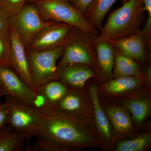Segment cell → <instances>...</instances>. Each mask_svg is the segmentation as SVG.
<instances>
[{
  "label": "cell",
  "mask_w": 151,
  "mask_h": 151,
  "mask_svg": "<svg viewBox=\"0 0 151 151\" xmlns=\"http://www.w3.org/2000/svg\"><path fill=\"white\" fill-rule=\"evenodd\" d=\"M142 79V76L118 77L108 81L105 86V89L112 94L123 93L137 87Z\"/></svg>",
  "instance_id": "44dd1931"
},
{
  "label": "cell",
  "mask_w": 151,
  "mask_h": 151,
  "mask_svg": "<svg viewBox=\"0 0 151 151\" xmlns=\"http://www.w3.org/2000/svg\"><path fill=\"white\" fill-rule=\"evenodd\" d=\"M107 114L117 132L126 133L132 131V121L129 114L124 109L117 106H111L107 109Z\"/></svg>",
  "instance_id": "ffe728a7"
},
{
  "label": "cell",
  "mask_w": 151,
  "mask_h": 151,
  "mask_svg": "<svg viewBox=\"0 0 151 151\" xmlns=\"http://www.w3.org/2000/svg\"><path fill=\"white\" fill-rule=\"evenodd\" d=\"M8 22L26 48L37 32L52 21H44L35 5L26 3L19 12L9 17Z\"/></svg>",
  "instance_id": "52a82bcc"
},
{
  "label": "cell",
  "mask_w": 151,
  "mask_h": 151,
  "mask_svg": "<svg viewBox=\"0 0 151 151\" xmlns=\"http://www.w3.org/2000/svg\"><path fill=\"white\" fill-rule=\"evenodd\" d=\"M8 17L0 8V31L10 29L8 22Z\"/></svg>",
  "instance_id": "f546056e"
},
{
  "label": "cell",
  "mask_w": 151,
  "mask_h": 151,
  "mask_svg": "<svg viewBox=\"0 0 151 151\" xmlns=\"http://www.w3.org/2000/svg\"><path fill=\"white\" fill-rule=\"evenodd\" d=\"M84 108V99L78 90L69 89L60 100L56 111L82 118L81 115Z\"/></svg>",
  "instance_id": "e0dca14e"
},
{
  "label": "cell",
  "mask_w": 151,
  "mask_h": 151,
  "mask_svg": "<svg viewBox=\"0 0 151 151\" xmlns=\"http://www.w3.org/2000/svg\"><path fill=\"white\" fill-rule=\"evenodd\" d=\"M117 0H94L84 14L86 20L97 29H101L106 14ZM128 0H123L124 3Z\"/></svg>",
  "instance_id": "9a60e30c"
},
{
  "label": "cell",
  "mask_w": 151,
  "mask_h": 151,
  "mask_svg": "<svg viewBox=\"0 0 151 151\" xmlns=\"http://www.w3.org/2000/svg\"><path fill=\"white\" fill-rule=\"evenodd\" d=\"M95 75L91 66L82 64L58 65L56 79L65 84L69 89L78 90L84 87L89 78Z\"/></svg>",
  "instance_id": "7c38bea8"
},
{
  "label": "cell",
  "mask_w": 151,
  "mask_h": 151,
  "mask_svg": "<svg viewBox=\"0 0 151 151\" xmlns=\"http://www.w3.org/2000/svg\"><path fill=\"white\" fill-rule=\"evenodd\" d=\"M8 111L6 104L0 103V132L7 127L8 124Z\"/></svg>",
  "instance_id": "83f0119b"
},
{
  "label": "cell",
  "mask_w": 151,
  "mask_h": 151,
  "mask_svg": "<svg viewBox=\"0 0 151 151\" xmlns=\"http://www.w3.org/2000/svg\"><path fill=\"white\" fill-rule=\"evenodd\" d=\"M2 97V95H1V94H0V103H1V98Z\"/></svg>",
  "instance_id": "d6a6232c"
},
{
  "label": "cell",
  "mask_w": 151,
  "mask_h": 151,
  "mask_svg": "<svg viewBox=\"0 0 151 151\" xmlns=\"http://www.w3.org/2000/svg\"><path fill=\"white\" fill-rule=\"evenodd\" d=\"M1 0H0V4H1Z\"/></svg>",
  "instance_id": "836d02e7"
},
{
  "label": "cell",
  "mask_w": 151,
  "mask_h": 151,
  "mask_svg": "<svg viewBox=\"0 0 151 151\" xmlns=\"http://www.w3.org/2000/svg\"><path fill=\"white\" fill-rule=\"evenodd\" d=\"M93 1L94 0H73L71 4L76 9L84 14Z\"/></svg>",
  "instance_id": "f1b7e54d"
},
{
  "label": "cell",
  "mask_w": 151,
  "mask_h": 151,
  "mask_svg": "<svg viewBox=\"0 0 151 151\" xmlns=\"http://www.w3.org/2000/svg\"><path fill=\"white\" fill-rule=\"evenodd\" d=\"M10 35V67L21 79L35 92L36 89L30 71L25 47L17 35L11 29Z\"/></svg>",
  "instance_id": "30bf717a"
},
{
  "label": "cell",
  "mask_w": 151,
  "mask_h": 151,
  "mask_svg": "<svg viewBox=\"0 0 151 151\" xmlns=\"http://www.w3.org/2000/svg\"><path fill=\"white\" fill-rule=\"evenodd\" d=\"M143 0H128L110 14L94 40L112 41L139 32L144 18Z\"/></svg>",
  "instance_id": "7a4b0ae2"
},
{
  "label": "cell",
  "mask_w": 151,
  "mask_h": 151,
  "mask_svg": "<svg viewBox=\"0 0 151 151\" xmlns=\"http://www.w3.org/2000/svg\"><path fill=\"white\" fill-rule=\"evenodd\" d=\"M37 1V0H28V1L27 2V3H32L33 2H34L35 1ZM67 1H68L70 2V3H72V1H73V0H67Z\"/></svg>",
  "instance_id": "1f68e13d"
},
{
  "label": "cell",
  "mask_w": 151,
  "mask_h": 151,
  "mask_svg": "<svg viewBox=\"0 0 151 151\" xmlns=\"http://www.w3.org/2000/svg\"><path fill=\"white\" fill-rule=\"evenodd\" d=\"M69 89L57 79L47 81L35 91L38 109L43 114L56 111L60 100Z\"/></svg>",
  "instance_id": "8fae6325"
},
{
  "label": "cell",
  "mask_w": 151,
  "mask_h": 151,
  "mask_svg": "<svg viewBox=\"0 0 151 151\" xmlns=\"http://www.w3.org/2000/svg\"><path fill=\"white\" fill-rule=\"evenodd\" d=\"M115 48L135 61L147 59V41L139 31L129 36L110 42Z\"/></svg>",
  "instance_id": "4fadbf2b"
},
{
  "label": "cell",
  "mask_w": 151,
  "mask_h": 151,
  "mask_svg": "<svg viewBox=\"0 0 151 151\" xmlns=\"http://www.w3.org/2000/svg\"><path fill=\"white\" fill-rule=\"evenodd\" d=\"M98 36L72 26L64 42V52L58 65L82 64L98 66L94 41Z\"/></svg>",
  "instance_id": "3957f363"
},
{
  "label": "cell",
  "mask_w": 151,
  "mask_h": 151,
  "mask_svg": "<svg viewBox=\"0 0 151 151\" xmlns=\"http://www.w3.org/2000/svg\"><path fill=\"white\" fill-rule=\"evenodd\" d=\"M5 103L8 111V126L17 132L24 133L27 140L37 137L42 113L38 109L6 96Z\"/></svg>",
  "instance_id": "5b68a950"
},
{
  "label": "cell",
  "mask_w": 151,
  "mask_h": 151,
  "mask_svg": "<svg viewBox=\"0 0 151 151\" xmlns=\"http://www.w3.org/2000/svg\"><path fill=\"white\" fill-rule=\"evenodd\" d=\"M125 107L132 114L136 123L141 124L148 116L150 105L148 100L142 97H137L125 102Z\"/></svg>",
  "instance_id": "7402d4cb"
},
{
  "label": "cell",
  "mask_w": 151,
  "mask_h": 151,
  "mask_svg": "<svg viewBox=\"0 0 151 151\" xmlns=\"http://www.w3.org/2000/svg\"><path fill=\"white\" fill-rule=\"evenodd\" d=\"M150 134H144L132 140L122 141L118 144L116 151H141L145 149L151 142Z\"/></svg>",
  "instance_id": "603a6c76"
},
{
  "label": "cell",
  "mask_w": 151,
  "mask_h": 151,
  "mask_svg": "<svg viewBox=\"0 0 151 151\" xmlns=\"http://www.w3.org/2000/svg\"><path fill=\"white\" fill-rule=\"evenodd\" d=\"M64 52V45L46 51L26 49L30 71L36 89L47 81L56 79V62Z\"/></svg>",
  "instance_id": "8992f818"
},
{
  "label": "cell",
  "mask_w": 151,
  "mask_h": 151,
  "mask_svg": "<svg viewBox=\"0 0 151 151\" xmlns=\"http://www.w3.org/2000/svg\"><path fill=\"white\" fill-rule=\"evenodd\" d=\"M95 40V39H94ZM97 61L101 73L107 78L113 76L114 66L115 48L111 42L106 41H94Z\"/></svg>",
  "instance_id": "5bb4252c"
},
{
  "label": "cell",
  "mask_w": 151,
  "mask_h": 151,
  "mask_svg": "<svg viewBox=\"0 0 151 151\" xmlns=\"http://www.w3.org/2000/svg\"><path fill=\"white\" fill-rule=\"evenodd\" d=\"M71 27L65 23L52 21L37 32L26 49L46 51L63 45Z\"/></svg>",
  "instance_id": "9c48e42d"
},
{
  "label": "cell",
  "mask_w": 151,
  "mask_h": 151,
  "mask_svg": "<svg viewBox=\"0 0 151 151\" xmlns=\"http://www.w3.org/2000/svg\"><path fill=\"white\" fill-rule=\"evenodd\" d=\"M11 46L10 29L0 31V65L10 67Z\"/></svg>",
  "instance_id": "cb8c5ba5"
},
{
  "label": "cell",
  "mask_w": 151,
  "mask_h": 151,
  "mask_svg": "<svg viewBox=\"0 0 151 151\" xmlns=\"http://www.w3.org/2000/svg\"><path fill=\"white\" fill-rule=\"evenodd\" d=\"M146 78L149 83L151 84V68L150 67H149L147 70L146 73Z\"/></svg>",
  "instance_id": "4dcf8cb0"
},
{
  "label": "cell",
  "mask_w": 151,
  "mask_h": 151,
  "mask_svg": "<svg viewBox=\"0 0 151 151\" xmlns=\"http://www.w3.org/2000/svg\"><path fill=\"white\" fill-rule=\"evenodd\" d=\"M142 10L144 12L147 11L148 14L145 25L143 29L140 30V32L150 46L151 35V0H143Z\"/></svg>",
  "instance_id": "4316f807"
},
{
  "label": "cell",
  "mask_w": 151,
  "mask_h": 151,
  "mask_svg": "<svg viewBox=\"0 0 151 151\" xmlns=\"http://www.w3.org/2000/svg\"><path fill=\"white\" fill-rule=\"evenodd\" d=\"M28 0H1L0 8L9 17L19 12Z\"/></svg>",
  "instance_id": "484cf974"
},
{
  "label": "cell",
  "mask_w": 151,
  "mask_h": 151,
  "mask_svg": "<svg viewBox=\"0 0 151 151\" xmlns=\"http://www.w3.org/2000/svg\"><path fill=\"white\" fill-rule=\"evenodd\" d=\"M39 135L48 138L66 151L96 146L99 143L95 133L82 118L56 111L42 113Z\"/></svg>",
  "instance_id": "6da1fadb"
},
{
  "label": "cell",
  "mask_w": 151,
  "mask_h": 151,
  "mask_svg": "<svg viewBox=\"0 0 151 151\" xmlns=\"http://www.w3.org/2000/svg\"><path fill=\"white\" fill-rule=\"evenodd\" d=\"M37 139L35 141L32 147H27V151H66V150L53 142L48 138L39 136L37 137Z\"/></svg>",
  "instance_id": "d4e9b609"
},
{
  "label": "cell",
  "mask_w": 151,
  "mask_h": 151,
  "mask_svg": "<svg viewBox=\"0 0 151 151\" xmlns=\"http://www.w3.org/2000/svg\"><path fill=\"white\" fill-rule=\"evenodd\" d=\"M25 140V134L8 126L0 132V151H21Z\"/></svg>",
  "instance_id": "d6986e66"
},
{
  "label": "cell",
  "mask_w": 151,
  "mask_h": 151,
  "mask_svg": "<svg viewBox=\"0 0 151 151\" xmlns=\"http://www.w3.org/2000/svg\"><path fill=\"white\" fill-rule=\"evenodd\" d=\"M44 21L65 23L98 36V30L67 0H37L32 2Z\"/></svg>",
  "instance_id": "277c9868"
},
{
  "label": "cell",
  "mask_w": 151,
  "mask_h": 151,
  "mask_svg": "<svg viewBox=\"0 0 151 151\" xmlns=\"http://www.w3.org/2000/svg\"><path fill=\"white\" fill-rule=\"evenodd\" d=\"M0 94L37 108L35 92L25 84L10 66L0 65Z\"/></svg>",
  "instance_id": "ba28073f"
},
{
  "label": "cell",
  "mask_w": 151,
  "mask_h": 151,
  "mask_svg": "<svg viewBox=\"0 0 151 151\" xmlns=\"http://www.w3.org/2000/svg\"><path fill=\"white\" fill-rule=\"evenodd\" d=\"M90 95L93 104L95 122L100 135L105 140L108 141L112 137L111 124L108 117L104 113L99 102L97 87L94 85L90 86Z\"/></svg>",
  "instance_id": "ac0fdd59"
},
{
  "label": "cell",
  "mask_w": 151,
  "mask_h": 151,
  "mask_svg": "<svg viewBox=\"0 0 151 151\" xmlns=\"http://www.w3.org/2000/svg\"><path fill=\"white\" fill-rule=\"evenodd\" d=\"M115 59L113 74L116 78L142 76L137 63L115 48Z\"/></svg>",
  "instance_id": "2e32d148"
}]
</instances>
